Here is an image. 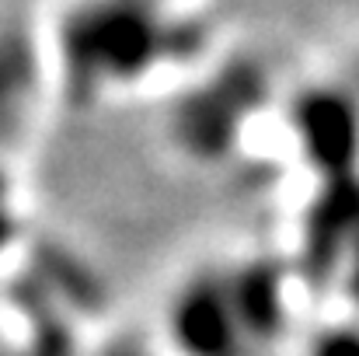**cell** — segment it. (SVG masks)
Instances as JSON below:
<instances>
[{"label": "cell", "instance_id": "1", "mask_svg": "<svg viewBox=\"0 0 359 356\" xmlns=\"http://www.w3.org/2000/svg\"><path fill=\"white\" fill-rule=\"evenodd\" d=\"M199 39V28L154 0H77L56 28V70L67 98L95 102L185 60Z\"/></svg>", "mask_w": 359, "mask_h": 356}, {"label": "cell", "instance_id": "2", "mask_svg": "<svg viewBox=\"0 0 359 356\" xmlns=\"http://www.w3.org/2000/svg\"><path fill=\"white\" fill-rule=\"evenodd\" d=\"M265 91H269L265 74L251 63H238L203 81L171 112V133L178 147L196 161L224 157L238 143L248 119L265 102Z\"/></svg>", "mask_w": 359, "mask_h": 356}, {"label": "cell", "instance_id": "3", "mask_svg": "<svg viewBox=\"0 0 359 356\" xmlns=\"http://www.w3.org/2000/svg\"><path fill=\"white\" fill-rule=\"evenodd\" d=\"M286 126L318 182L359 175V91L353 84L300 88L290 98Z\"/></svg>", "mask_w": 359, "mask_h": 356}, {"label": "cell", "instance_id": "4", "mask_svg": "<svg viewBox=\"0 0 359 356\" xmlns=\"http://www.w3.org/2000/svg\"><path fill=\"white\" fill-rule=\"evenodd\" d=\"M168 329L185 356H251L241 315L224 272H196L185 279L168 308Z\"/></svg>", "mask_w": 359, "mask_h": 356}, {"label": "cell", "instance_id": "5", "mask_svg": "<svg viewBox=\"0 0 359 356\" xmlns=\"http://www.w3.org/2000/svg\"><path fill=\"white\" fill-rule=\"evenodd\" d=\"M227 286L234 297V308L241 315V325L248 332V339L258 343H272L283 325H286V265H279L276 258H248L231 265L227 272Z\"/></svg>", "mask_w": 359, "mask_h": 356}, {"label": "cell", "instance_id": "6", "mask_svg": "<svg viewBox=\"0 0 359 356\" xmlns=\"http://www.w3.org/2000/svg\"><path fill=\"white\" fill-rule=\"evenodd\" d=\"M307 356H359V325L356 322L328 325L311 339Z\"/></svg>", "mask_w": 359, "mask_h": 356}, {"label": "cell", "instance_id": "7", "mask_svg": "<svg viewBox=\"0 0 359 356\" xmlns=\"http://www.w3.org/2000/svg\"><path fill=\"white\" fill-rule=\"evenodd\" d=\"M342 286L349 290V297L359 304V231L353 237V244H349V255H346V265H342Z\"/></svg>", "mask_w": 359, "mask_h": 356}, {"label": "cell", "instance_id": "8", "mask_svg": "<svg viewBox=\"0 0 359 356\" xmlns=\"http://www.w3.org/2000/svg\"><path fill=\"white\" fill-rule=\"evenodd\" d=\"M109 356H140V350H133V346H119V350H112Z\"/></svg>", "mask_w": 359, "mask_h": 356}, {"label": "cell", "instance_id": "9", "mask_svg": "<svg viewBox=\"0 0 359 356\" xmlns=\"http://www.w3.org/2000/svg\"><path fill=\"white\" fill-rule=\"evenodd\" d=\"M353 88H356V91H359V63H356V81H353Z\"/></svg>", "mask_w": 359, "mask_h": 356}, {"label": "cell", "instance_id": "10", "mask_svg": "<svg viewBox=\"0 0 359 356\" xmlns=\"http://www.w3.org/2000/svg\"><path fill=\"white\" fill-rule=\"evenodd\" d=\"M154 4H168V0H154Z\"/></svg>", "mask_w": 359, "mask_h": 356}]
</instances>
